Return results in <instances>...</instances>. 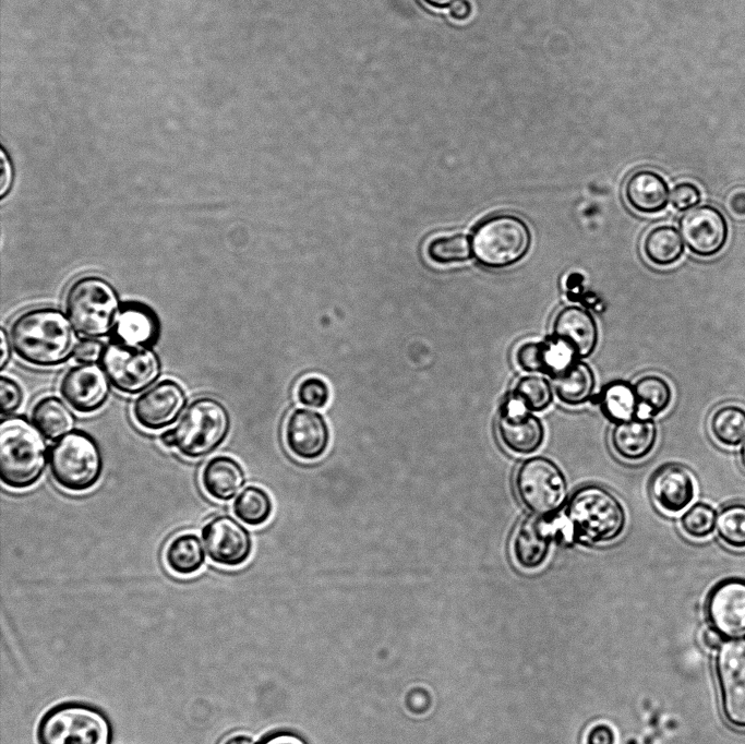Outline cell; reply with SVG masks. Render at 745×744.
<instances>
[{
  "label": "cell",
  "mask_w": 745,
  "mask_h": 744,
  "mask_svg": "<svg viewBox=\"0 0 745 744\" xmlns=\"http://www.w3.org/2000/svg\"><path fill=\"white\" fill-rule=\"evenodd\" d=\"M10 358V349H9V343L7 339L5 331L2 328L1 329V358H0V368L3 370L9 361Z\"/></svg>",
  "instance_id": "816d5d0a"
},
{
  "label": "cell",
  "mask_w": 745,
  "mask_h": 744,
  "mask_svg": "<svg viewBox=\"0 0 745 744\" xmlns=\"http://www.w3.org/2000/svg\"><path fill=\"white\" fill-rule=\"evenodd\" d=\"M657 440L656 422L644 416L615 423L610 433L613 452L628 461L646 458L653 451Z\"/></svg>",
  "instance_id": "44dd1931"
},
{
  "label": "cell",
  "mask_w": 745,
  "mask_h": 744,
  "mask_svg": "<svg viewBox=\"0 0 745 744\" xmlns=\"http://www.w3.org/2000/svg\"><path fill=\"white\" fill-rule=\"evenodd\" d=\"M285 443L289 452L302 460H315L327 451L331 432L325 418L317 411L297 408L288 416Z\"/></svg>",
  "instance_id": "d6986e66"
},
{
  "label": "cell",
  "mask_w": 745,
  "mask_h": 744,
  "mask_svg": "<svg viewBox=\"0 0 745 744\" xmlns=\"http://www.w3.org/2000/svg\"><path fill=\"white\" fill-rule=\"evenodd\" d=\"M49 467L55 482L65 491L81 493L99 480L103 455L95 439L76 429L60 437L49 451Z\"/></svg>",
  "instance_id": "5b68a950"
},
{
  "label": "cell",
  "mask_w": 745,
  "mask_h": 744,
  "mask_svg": "<svg viewBox=\"0 0 745 744\" xmlns=\"http://www.w3.org/2000/svg\"><path fill=\"white\" fill-rule=\"evenodd\" d=\"M160 442L166 446V447H175V434L173 430H167L161 433L160 435Z\"/></svg>",
  "instance_id": "db71d44e"
},
{
  "label": "cell",
  "mask_w": 745,
  "mask_h": 744,
  "mask_svg": "<svg viewBox=\"0 0 745 744\" xmlns=\"http://www.w3.org/2000/svg\"><path fill=\"white\" fill-rule=\"evenodd\" d=\"M204 491L218 501L231 500L245 482L242 466L227 455L212 457L201 472Z\"/></svg>",
  "instance_id": "cb8c5ba5"
},
{
  "label": "cell",
  "mask_w": 745,
  "mask_h": 744,
  "mask_svg": "<svg viewBox=\"0 0 745 744\" xmlns=\"http://www.w3.org/2000/svg\"><path fill=\"white\" fill-rule=\"evenodd\" d=\"M202 540L209 560L226 567L244 564L252 552L249 530L229 515H218L202 528Z\"/></svg>",
  "instance_id": "4fadbf2b"
},
{
  "label": "cell",
  "mask_w": 745,
  "mask_h": 744,
  "mask_svg": "<svg viewBox=\"0 0 745 744\" xmlns=\"http://www.w3.org/2000/svg\"><path fill=\"white\" fill-rule=\"evenodd\" d=\"M426 253L431 261L442 265L468 261L472 257L471 238L461 232L435 237Z\"/></svg>",
  "instance_id": "836d02e7"
},
{
  "label": "cell",
  "mask_w": 745,
  "mask_h": 744,
  "mask_svg": "<svg viewBox=\"0 0 745 744\" xmlns=\"http://www.w3.org/2000/svg\"><path fill=\"white\" fill-rule=\"evenodd\" d=\"M576 542L565 515H531L517 527L512 542L515 562L524 569L540 567L549 556L552 543Z\"/></svg>",
  "instance_id": "8fae6325"
},
{
  "label": "cell",
  "mask_w": 745,
  "mask_h": 744,
  "mask_svg": "<svg viewBox=\"0 0 745 744\" xmlns=\"http://www.w3.org/2000/svg\"><path fill=\"white\" fill-rule=\"evenodd\" d=\"M670 201L675 209L685 213L700 203L701 194L694 183L684 181L673 187Z\"/></svg>",
  "instance_id": "b9f144b4"
},
{
  "label": "cell",
  "mask_w": 745,
  "mask_h": 744,
  "mask_svg": "<svg viewBox=\"0 0 745 744\" xmlns=\"http://www.w3.org/2000/svg\"><path fill=\"white\" fill-rule=\"evenodd\" d=\"M297 400L307 407L322 409L331 398V389L325 380L316 375L302 379L296 391Z\"/></svg>",
  "instance_id": "f35d334b"
},
{
  "label": "cell",
  "mask_w": 745,
  "mask_h": 744,
  "mask_svg": "<svg viewBox=\"0 0 745 744\" xmlns=\"http://www.w3.org/2000/svg\"><path fill=\"white\" fill-rule=\"evenodd\" d=\"M515 361L522 371L545 374L543 340L521 343L515 351Z\"/></svg>",
  "instance_id": "ab89813d"
},
{
  "label": "cell",
  "mask_w": 745,
  "mask_h": 744,
  "mask_svg": "<svg viewBox=\"0 0 745 744\" xmlns=\"http://www.w3.org/2000/svg\"><path fill=\"white\" fill-rule=\"evenodd\" d=\"M707 613L722 636L745 637V579L729 577L717 583L708 595Z\"/></svg>",
  "instance_id": "e0dca14e"
},
{
  "label": "cell",
  "mask_w": 745,
  "mask_h": 744,
  "mask_svg": "<svg viewBox=\"0 0 745 744\" xmlns=\"http://www.w3.org/2000/svg\"><path fill=\"white\" fill-rule=\"evenodd\" d=\"M0 196L4 199L13 182V167L10 157L2 147L0 153Z\"/></svg>",
  "instance_id": "f6af8a7d"
},
{
  "label": "cell",
  "mask_w": 745,
  "mask_h": 744,
  "mask_svg": "<svg viewBox=\"0 0 745 744\" xmlns=\"http://www.w3.org/2000/svg\"><path fill=\"white\" fill-rule=\"evenodd\" d=\"M187 404L182 386L171 380L157 382L134 401L132 412L139 425L159 430L175 423Z\"/></svg>",
  "instance_id": "2e32d148"
},
{
  "label": "cell",
  "mask_w": 745,
  "mask_h": 744,
  "mask_svg": "<svg viewBox=\"0 0 745 744\" xmlns=\"http://www.w3.org/2000/svg\"><path fill=\"white\" fill-rule=\"evenodd\" d=\"M107 717L83 703H63L49 709L37 727L39 744H110Z\"/></svg>",
  "instance_id": "ba28073f"
},
{
  "label": "cell",
  "mask_w": 745,
  "mask_h": 744,
  "mask_svg": "<svg viewBox=\"0 0 745 744\" xmlns=\"http://www.w3.org/2000/svg\"><path fill=\"white\" fill-rule=\"evenodd\" d=\"M496 430L501 443L519 455L533 454L543 444L545 435L540 418L512 396L500 408Z\"/></svg>",
  "instance_id": "9a60e30c"
},
{
  "label": "cell",
  "mask_w": 745,
  "mask_h": 744,
  "mask_svg": "<svg viewBox=\"0 0 745 744\" xmlns=\"http://www.w3.org/2000/svg\"><path fill=\"white\" fill-rule=\"evenodd\" d=\"M717 516L716 509L710 504L697 502L681 516L680 525L688 537L704 539L713 532Z\"/></svg>",
  "instance_id": "8d00e7d4"
},
{
  "label": "cell",
  "mask_w": 745,
  "mask_h": 744,
  "mask_svg": "<svg viewBox=\"0 0 745 744\" xmlns=\"http://www.w3.org/2000/svg\"><path fill=\"white\" fill-rule=\"evenodd\" d=\"M104 346L96 339H83L75 345L73 355L81 363H93L100 359Z\"/></svg>",
  "instance_id": "ee69618b"
},
{
  "label": "cell",
  "mask_w": 745,
  "mask_h": 744,
  "mask_svg": "<svg viewBox=\"0 0 745 744\" xmlns=\"http://www.w3.org/2000/svg\"><path fill=\"white\" fill-rule=\"evenodd\" d=\"M576 541L608 543L626 526V512L618 497L599 484H586L569 497L564 513Z\"/></svg>",
  "instance_id": "7a4b0ae2"
},
{
  "label": "cell",
  "mask_w": 745,
  "mask_h": 744,
  "mask_svg": "<svg viewBox=\"0 0 745 744\" xmlns=\"http://www.w3.org/2000/svg\"><path fill=\"white\" fill-rule=\"evenodd\" d=\"M639 406L649 417L665 411L672 401V388L668 381L658 374L640 376L634 384Z\"/></svg>",
  "instance_id": "d6a6232c"
},
{
  "label": "cell",
  "mask_w": 745,
  "mask_h": 744,
  "mask_svg": "<svg viewBox=\"0 0 745 744\" xmlns=\"http://www.w3.org/2000/svg\"><path fill=\"white\" fill-rule=\"evenodd\" d=\"M553 388L557 398L567 406L585 405L592 396L596 376L591 367L582 360H577L562 373L552 377Z\"/></svg>",
  "instance_id": "484cf974"
},
{
  "label": "cell",
  "mask_w": 745,
  "mask_h": 744,
  "mask_svg": "<svg viewBox=\"0 0 745 744\" xmlns=\"http://www.w3.org/2000/svg\"><path fill=\"white\" fill-rule=\"evenodd\" d=\"M684 244L697 256L718 254L729 237L728 221L720 209L705 204L685 212L678 221Z\"/></svg>",
  "instance_id": "5bb4252c"
},
{
  "label": "cell",
  "mask_w": 745,
  "mask_h": 744,
  "mask_svg": "<svg viewBox=\"0 0 745 744\" xmlns=\"http://www.w3.org/2000/svg\"><path fill=\"white\" fill-rule=\"evenodd\" d=\"M472 12L471 3L468 0H457L449 8V15L456 21H465L470 17Z\"/></svg>",
  "instance_id": "c3c4849f"
},
{
  "label": "cell",
  "mask_w": 745,
  "mask_h": 744,
  "mask_svg": "<svg viewBox=\"0 0 745 744\" xmlns=\"http://www.w3.org/2000/svg\"><path fill=\"white\" fill-rule=\"evenodd\" d=\"M740 460H741V465L745 469V440H744V443L742 444L741 449H740Z\"/></svg>",
  "instance_id": "11a10c76"
},
{
  "label": "cell",
  "mask_w": 745,
  "mask_h": 744,
  "mask_svg": "<svg viewBox=\"0 0 745 744\" xmlns=\"http://www.w3.org/2000/svg\"><path fill=\"white\" fill-rule=\"evenodd\" d=\"M649 491L659 508L675 514L690 504L695 496L696 485L688 468L681 464L670 463L653 472Z\"/></svg>",
  "instance_id": "ffe728a7"
},
{
  "label": "cell",
  "mask_w": 745,
  "mask_h": 744,
  "mask_svg": "<svg viewBox=\"0 0 745 744\" xmlns=\"http://www.w3.org/2000/svg\"><path fill=\"white\" fill-rule=\"evenodd\" d=\"M31 420L37 431L47 440L55 441L71 432L74 416L57 396H45L32 408Z\"/></svg>",
  "instance_id": "83f0119b"
},
{
  "label": "cell",
  "mask_w": 745,
  "mask_h": 744,
  "mask_svg": "<svg viewBox=\"0 0 745 744\" xmlns=\"http://www.w3.org/2000/svg\"><path fill=\"white\" fill-rule=\"evenodd\" d=\"M552 335L567 340L580 360L594 352L599 340L596 319L578 305L564 307L556 313Z\"/></svg>",
  "instance_id": "7402d4cb"
},
{
  "label": "cell",
  "mask_w": 745,
  "mask_h": 744,
  "mask_svg": "<svg viewBox=\"0 0 745 744\" xmlns=\"http://www.w3.org/2000/svg\"><path fill=\"white\" fill-rule=\"evenodd\" d=\"M684 245L680 231L670 225L651 228L642 240L645 257L657 266H670L676 263L684 253Z\"/></svg>",
  "instance_id": "f1b7e54d"
},
{
  "label": "cell",
  "mask_w": 745,
  "mask_h": 744,
  "mask_svg": "<svg viewBox=\"0 0 745 744\" xmlns=\"http://www.w3.org/2000/svg\"><path fill=\"white\" fill-rule=\"evenodd\" d=\"M709 428L720 444L738 445L745 439V409L732 404L720 406L711 415Z\"/></svg>",
  "instance_id": "1f68e13d"
},
{
  "label": "cell",
  "mask_w": 745,
  "mask_h": 744,
  "mask_svg": "<svg viewBox=\"0 0 745 744\" xmlns=\"http://www.w3.org/2000/svg\"><path fill=\"white\" fill-rule=\"evenodd\" d=\"M23 391L20 384L10 376L0 379V405L2 417L15 412L23 403Z\"/></svg>",
  "instance_id": "60d3db41"
},
{
  "label": "cell",
  "mask_w": 745,
  "mask_h": 744,
  "mask_svg": "<svg viewBox=\"0 0 745 744\" xmlns=\"http://www.w3.org/2000/svg\"><path fill=\"white\" fill-rule=\"evenodd\" d=\"M586 742L587 744H614L615 734L609 724L598 723L589 730Z\"/></svg>",
  "instance_id": "bcb514c9"
},
{
  "label": "cell",
  "mask_w": 745,
  "mask_h": 744,
  "mask_svg": "<svg viewBox=\"0 0 745 744\" xmlns=\"http://www.w3.org/2000/svg\"><path fill=\"white\" fill-rule=\"evenodd\" d=\"M671 191L665 179L651 169H638L625 181L627 204L641 214L662 212L669 204Z\"/></svg>",
  "instance_id": "603a6c76"
},
{
  "label": "cell",
  "mask_w": 745,
  "mask_h": 744,
  "mask_svg": "<svg viewBox=\"0 0 745 744\" xmlns=\"http://www.w3.org/2000/svg\"><path fill=\"white\" fill-rule=\"evenodd\" d=\"M65 310L81 335L103 337L111 331L118 319L119 299L115 288L105 278L85 275L69 286Z\"/></svg>",
  "instance_id": "52a82bcc"
},
{
  "label": "cell",
  "mask_w": 745,
  "mask_h": 744,
  "mask_svg": "<svg viewBox=\"0 0 745 744\" xmlns=\"http://www.w3.org/2000/svg\"><path fill=\"white\" fill-rule=\"evenodd\" d=\"M599 404L603 415L614 423L637 417L640 408L634 384L623 380L606 384L599 396Z\"/></svg>",
  "instance_id": "f546056e"
},
{
  "label": "cell",
  "mask_w": 745,
  "mask_h": 744,
  "mask_svg": "<svg viewBox=\"0 0 745 744\" xmlns=\"http://www.w3.org/2000/svg\"><path fill=\"white\" fill-rule=\"evenodd\" d=\"M702 639H704L705 645L711 649L717 648V647L722 645V640H721L722 635L718 631H716L714 628L706 631Z\"/></svg>",
  "instance_id": "681fc988"
},
{
  "label": "cell",
  "mask_w": 745,
  "mask_h": 744,
  "mask_svg": "<svg viewBox=\"0 0 745 744\" xmlns=\"http://www.w3.org/2000/svg\"><path fill=\"white\" fill-rule=\"evenodd\" d=\"M232 509L237 518L247 525L257 527L265 524L273 514V501L261 487L247 485L235 499Z\"/></svg>",
  "instance_id": "4dcf8cb0"
},
{
  "label": "cell",
  "mask_w": 745,
  "mask_h": 744,
  "mask_svg": "<svg viewBox=\"0 0 745 744\" xmlns=\"http://www.w3.org/2000/svg\"><path fill=\"white\" fill-rule=\"evenodd\" d=\"M225 405L207 396L193 399L172 429L175 447L187 458L197 459L216 451L230 431Z\"/></svg>",
  "instance_id": "8992f818"
},
{
  "label": "cell",
  "mask_w": 745,
  "mask_h": 744,
  "mask_svg": "<svg viewBox=\"0 0 745 744\" xmlns=\"http://www.w3.org/2000/svg\"><path fill=\"white\" fill-rule=\"evenodd\" d=\"M221 744H255V742L248 734L235 733L227 736Z\"/></svg>",
  "instance_id": "f907efd6"
},
{
  "label": "cell",
  "mask_w": 745,
  "mask_h": 744,
  "mask_svg": "<svg viewBox=\"0 0 745 744\" xmlns=\"http://www.w3.org/2000/svg\"><path fill=\"white\" fill-rule=\"evenodd\" d=\"M716 529L726 545L745 549V503L733 502L723 506L717 516Z\"/></svg>",
  "instance_id": "d590c367"
},
{
  "label": "cell",
  "mask_w": 745,
  "mask_h": 744,
  "mask_svg": "<svg viewBox=\"0 0 745 744\" xmlns=\"http://www.w3.org/2000/svg\"><path fill=\"white\" fill-rule=\"evenodd\" d=\"M716 670L723 716L730 725L745 729V640L723 643Z\"/></svg>",
  "instance_id": "7c38bea8"
},
{
  "label": "cell",
  "mask_w": 745,
  "mask_h": 744,
  "mask_svg": "<svg viewBox=\"0 0 745 744\" xmlns=\"http://www.w3.org/2000/svg\"><path fill=\"white\" fill-rule=\"evenodd\" d=\"M13 350L24 362L39 368L59 365L75 348V335L67 316L50 307L20 313L9 329Z\"/></svg>",
  "instance_id": "6da1fadb"
},
{
  "label": "cell",
  "mask_w": 745,
  "mask_h": 744,
  "mask_svg": "<svg viewBox=\"0 0 745 744\" xmlns=\"http://www.w3.org/2000/svg\"><path fill=\"white\" fill-rule=\"evenodd\" d=\"M100 363L110 384L124 394H139L160 374V361L147 346L111 340L103 350Z\"/></svg>",
  "instance_id": "30bf717a"
},
{
  "label": "cell",
  "mask_w": 745,
  "mask_h": 744,
  "mask_svg": "<svg viewBox=\"0 0 745 744\" xmlns=\"http://www.w3.org/2000/svg\"><path fill=\"white\" fill-rule=\"evenodd\" d=\"M168 569L180 576L197 573L205 562V551L197 535L185 531L173 536L164 551Z\"/></svg>",
  "instance_id": "4316f807"
},
{
  "label": "cell",
  "mask_w": 745,
  "mask_h": 744,
  "mask_svg": "<svg viewBox=\"0 0 745 744\" xmlns=\"http://www.w3.org/2000/svg\"><path fill=\"white\" fill-rule=\"evenodd\" d=\"M424 5L432 8V9H446L450 8L453 3H455L457 0H420Z\"/></svg>",
  "instance_id": "f5cc1de1"
},
{
  "label": "cell",
  "mask_w": 745,
  "mask_h": 744,
  "mask_svg": "<svg viewBox=\"0 0 745 744\" xmlns=\"http://www.w3.org/2000/svg\"><path fill=\"white\" fill-rule=\"evenodd\" d=\"M108 377L95 363L70 368L60 381L62 398L80 413H93L107 401L110 393Z\"/></svg>",
  "instance_id": "ac0fdd59"
},
{
  "label": "cell",
  "mask_w": 745,
  "mask_h": 744,
  "mask_svg": "<svg viewBox=\"0 0 745 744\" xmlns=\"http://www.w3.org/2000/svg\"><path fill=\"white\" fill-rule=\"evenodd\" d=\"M510 396L531 412H541L553 403V388L550 382L540 375L520 377Z\"/></svg>",
  "instance_id": "e575fe53"
},
{
  "label": "cell",
  "mask_w": 745,
  "mask_h": 744,
  "mask_svg": "<svg viewBox=\"0 0 745 744\" xmlns=\"http://www.w3.org/2000/svg\"><path fill=\"white\" fill-rule=\"evenodd\" d=\"M515 491L533 515L551 516L564 505L568 484L561 467L546 456H531L518 466Z\"/></svg>",
  "instance_id": "9c48e42d"
},
{
  "label": "cell",
  "mask_w": 745,
  "mask_h": 744,
  "mask_svg": "<svg viewBox=\"0 0 745 744\" xmlns=\"http://www.w3.org/2000/svg\"><path fill=\"white\" fill-rule=\"evenodd\" d=\"M724 208L733 220L745 221V187H736L729 191Z\"/></svg>",
  "instance_id": "7bdbcfd3"
},
{
  "label": "cell",
  "mask_w": 745,
  "mask_h": 744,
  "mask_svg": "<svg viewBox=\"0 0 745 744\" xmlns=\"http://www.w3.org/2000/svg\"><path fill=\"white\" fill-rule=\"evenodd\" d=\"M532 244L527 221L512 213L481 220L472 231V257L484 268L505 269L520 262Z\"/></svg>",
  "instance_id": "277c9868"
},
{
  "label": "cell",
  "mask_w": 745,
  "mask_h": 744,
  "mask_svg": "<svg viewBox=\"0 0 745 744\" xmlns=\"http://www.w3.org/2000/svg\"><path fill=\"white\" fill-rule=\"evenodd\" d=\"M543 343L545 374L551 379L580 360L575 348L563 338L551 335Z\"/></svg>",
  "instance_id": "74e56055"
},
{
  "label": "cell",
  "mask_w": 745,
  "mask_h": 744,
  "mask_svg": "<svg viewBox=\"0 0 745 744\" xmlns=\"http://www.w3.org/2000/svg\"><path fill=\"white\" fill-rule=\"evenodd\" d=\"M158 333V319L148 307L137 302L124 304L116 325L120 340L148 347L156 341Z\"/></svg>",
  "instance_id": "d4e9b609"
},
{
  "label": "cell",
  "mask_w": 745,
  "mask_h": 744,
  "mask_svg": "<svg viewBox=\"0 0 745 744\" xmlns=\"http://www.w3.org/2000/svg\"><path fill=\"white\" fill-rule=\"evenodd\" d=\"M259 744H308V742L296 732L280 730L267 734Z\"/></svg>",
  "instance_id": "7dc6e473"
},
{
  "label": "cell",
  "mask_w": 745,
  "mask_h": 744,
  "mask_svg": "<svg viewBox=\"0 0 745 744\" xmlns=\"http://www.w3.org/2000/svg\"><path fill=\"white\" fill-rule=\"evenodd\" d=\"M47 465V445L41 434L19 418L3 420L0 427V477L11 489L31 488Z\"/></svg>",
  "instance_id": "3957f363"
}]
</instances>
